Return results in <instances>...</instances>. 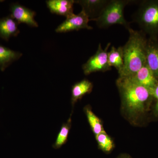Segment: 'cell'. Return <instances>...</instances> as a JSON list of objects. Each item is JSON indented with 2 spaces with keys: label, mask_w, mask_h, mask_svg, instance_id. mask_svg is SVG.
Segmentation results:
<instances>
[{
  "label": "cell",
  "mask_w": 158,
  "mask_h": 158,
  "mask_svg": "<svg viewBox=\"0 0 158 158\" xmlns=\"http://www.w3.org/2000/svg\"><path fill=\"white\" fill-rule=\"evenodd\" d=\"M129 37L123 47L124 65L119 77H131L146 64L147 43L140 32L130 27Z\"/></svg>",
  "instance_id": "6da1fadb"
},
{
  "label": "cell",
  "mask_w": 158,
  "mask_h": 158,
  "mask_svg": "<svg viewBox=\"0 0 158 158\" xmlns=\"http://www.w3.org/2000/svg\"><path fill=\"white\" fill-rule=\"evenodd\" d=\"M116 85L120 92L123 105L130 115L135 116L143 113L151 92L138 85L129 77H119Z\"/></svg>",
  "instance_id": "7a4b0ae2"
},
{
  "label": "cell",
  "mask_w": 158,
  "mask_h": 158,
  "mask_svg": "<svg viewBox=\"0 0 158 158\" xmlns=\"http://www.w3.org/2000/svg\"><path fill=\"white\" fill-rule=\"evenodd\" d=\"M131 2L130 0H111L102 10L100 14L92 21L96 22L100 28L106 29L115 25L129 28L130 23L124 18L125 7Z\"/></svg>",
  "instance_id": "3957f363"
},
{
  "label": "cell",
  "mask_w": 158,
  "mask_h": 158,
  "mask_svg": "<svg viewBox=\"0 0 158 158\" xmlns=\"http://www.w3.org/2000/svg\"><path fill=\"white\" fill-rule=\"evenodd\" d=\"M133 20L151 34L158 32V2L143 3L134 15Z\"/></svg>",
  "instance_id": "277c9868"
},
{
  "label": "cell",
  "mask_w": 158,
  "mask_h": 158,
  "mask_svg": "<svg viewBox=\"0 0 158 158\" xmlns=\"http://www.w3.org/2000/svg\"><path fill=\"white\" fill-rule=\"evenodd\" d=\"M110 44V43H108L103 49L101 44H99L96 53L82 65V69L85 75L97 72H104L111 70L112 68L109 65L108 61V49Z\"/></svg>",
  "instance_id": "5b68a950"
},
{
  "label": "cell",
  "mask_w": 158,
  "mask_h": 158,
  "mask_svg": "<svg viewBox=\"0 0 158 158\" xmlns=\"http://www.w3.org/2000/svg\"><path fill=\"white\" fill-rule=\"evenodd\" d=\"M90 19L85 11H82L78 14H74L69 17L56 29V33H66L73 31H78L81 29H93L88 25Z\"/></svg>",
  "instance_id": "8992f818"
},
{
  "label": "cell",
  "mask_w": 158,
  "mask_h": 158,
  "mask_svg": "<svg viewBox=\"0 0 158 158\" xmlns=\"http://www.w3.org/2000/svg\"><path fill=\"white\" fill-rule=\"evenodd\" d=\"M11 16L18 23H24L33 27H38V24L34 17L36 12L18 3H12L10 5Z\"/></svg>",
  "instance_id": "52a82bcc"
},
{
  "label": "cell",
  "mask_w": 158,
  "mask_h": 158,
  "mask_svg": "<svg viewBox=\"0 0 158 158\" xmlns=\"http://www.w3.org/2000/svg\"><path fill=\"white\" fill-rule=\"evenodd\" d=\"M129 77L138 85L147 88L151 93L158 84L156 77L146 64L142 66L133 76Z\"/></svg>",
  "instance_id": "ba28073f"
},
{
  "label": "cell",
  "mask_w": 158,
  "mask_h": 158,
  "mask_svg": "<svg viewBox=\"0 0 158 158\" xmlns=\"http://www.w3.org/2000/svg\"><path fill=\"white\" fill-rule=\"evenodd\" d=\"M47 6L53 14L65 16L66 18L73 15V0H48L46 2Z\"/></svg>",
  "instance_id": "9c48e42d"
},
{
  "label": "cell",
  "mask_w": 158,
  "mask_h": 158,
  "mask_svg": "<svg viewBox=\"0 0 158 158\" xmlns=\"http://www.w3.org/2000/svg\"><path fill=\"white\" fill-rule=\"evenodd\" d=\"M109 0H78L75 3L81 6L90 21L98 17L101 12L107 4Z\"/></svg>",
  "instance_id": "30bf717a"
},
{
  "label": "cell",
  "mask_w": 158,
  "mask_h": 158,
  "mask_svg": "<svg viewBox=\"0 0 158 158\" xmlns=\"http://www.w3.org/2000/svg\"><path fill=\"white\" fill-rule=\"evenodd\" d=\"M18 23L11 15L0 19V37L6 41L19 34Z\"/></svg>",
  "instance_id": "8fae6325"
},
{
  "label": "cell",
  "mask_w": 158,
  "mask_h": 158,
  "mask_svg": "<svg viewBox=\"0 0 158 158\" xmlns=\"http://www.w3.org/2000/svg\"><path fill=\"white\" fill-rule=\"evenodd\" d=\"M93 87L92 83L87 79H84L75 84L71 90V103L73 106L86 94H90Z\"/></svg>",
  "instance_id": "7c38bea8"
},
{
  "label": "cell",
  "mask_w": 158,
  "mask_h": 158,
  "mask_svg": "<svg viewBox=\"0 0 158 158\" xmlns=\"http://www.w3.org/2000/svg\"><path fill=\"white\" fill-rule=\"evenodd\" d=\"M22 56V53L0 44V69L4 72L11 63L19 59Z\"/></svg>",
  "instance_id": "4fadbf2b"
},
{
  "label": "cell",
  "mask_w": 158,
  "mask_h": 158,
  "mask_svg": "<svg viewBox=\"0 0 158 158\" xmlns=\"http://www.w3.org/2000/svg\"><path fill=\"white\" fill-rule=\"evenodd\" d=\"M108 61L110 67L116 68L119 74L121 73L124 65L123 47L116 48L112 46L110 52H108Z\"/></svg>",
  "instance_id": "5bb4252c"
},
{
  "label": "cell",
  "mask_w": 158,
  "mask_h": 158,
  "mask_svg": "<svg viewBox=\"0 0 158 158\" xmlns=\"http://www.w3.org/2000/svg\"><path fill=\"white\" fill-rule=\"evenodd\" d=\"M84 111L89 124L95 136L104 132L105 131L101 120L92 112L90 106H86L84 108Z\"/></svg>",
  "instance_id": "9a60e30c"
},
{
  "label": "cell",
  "mask_w": 158,
  "mask_h": 158,
  "mask_svg": "<svg viewBox=\"0 0 158 158\" xmlns=\"http://www.w3.org/2000/svg\"><path fill=\"white\" fill-rule=\"evenodd\" d=\"M146 65L156 78L158 77V48L149 45L146 49Z\"/></svg>",
  "instance_id": "2e32d148"
},
{
  "label": "cell",
  "mask_w": 158,
  "mask_h": 158,
  "mask_svg": "<svg viewBox=\"0 0 158 158\" xmlns=\"http://www.w3.org/2000/svg\"><path fill=\"white\" fill-rule=\"evenodd\" d=\"M71 127V118H69L67 122L63 123L61 126L56 141L53 144L52 147L55 149H58L67 142L69 134Z\"/></svg>",
  "instance_id": "e0dca14e"
},
{
  "label": "cell",
  "mask_w": 158,
  "mask_h": 158,
  "mask_svg": "<svg viewBox=\"0 0 158 158\" xmlns=\"http://www.w3.org/2000/svg\"><path fill=\"white\" fill-rule=\"evenodd\" d=\"M95 138L99 148L103 152L106 153H109L112 151L114 147V142L106 131L95 136Z\"/></svg>",
  "instance_id": "ac0fdd59"
},
{
  "label": "cell",
  "mask_w": 158,
  "mask_h": 158,
  "mask_svg": "<svg viewBox=\"0 0 158 158\" xmlns=\"http://www.w3.org/2000/svg\"><path fill=\"white\" fill-rule=\"evenodd\" d=\"M152 94L156 99V103L155 108V113L156 116H158V84L153 90Z\"/></svg>",
  "instance_id": "d6986e66"
},
{
  "label": "cell",
  "mask_w": 158,
  "mask_h": 158,
  "mask_svg": "<svg viewBox=\"0 0 158 158\" xmlns=\"http://www.w3.org/2000/svg\"><path fill=\"white\" fill-rule=\"evenodd\" d=\"M117 158H131L130 156L127 154H122L118 156Z\"/></svg>",
  "instance_id": "ffe728a7"
}]
</instances>
